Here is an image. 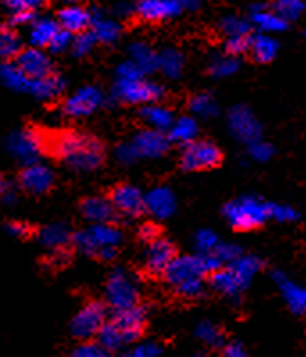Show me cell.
<instances>
[{
  "instance_id": "9a60e30c",
  "label": "cell",
  "mask_w": 306,
  "mask_h": 357,
  "mask_svg": "<svg viewBox=\"0 0 306 357\" xmlns=\"http://www.w3.org/2000/svg\"><path fill=\"white\" fill-rule=\"evenodd\" d=\"M174 259H176V247L167 238H158L145 248L143 264H145V270L149 273L159 275V273H165L168 264Z\"/></svg>"
},
{
  "instance_id": "4316f807",
  "label": "cell",
  "mask_w": 306,
  "mask_h": 357,
  "mask_svg": "<svg viewBox=\"0 0 306 357\" xmlns=\"http://www.w3.org/2000/svg\"><path fill=\"white\" fill-rule=\"evenodd\" d=\"M251 24L256 25L258 31L261 34H270L272 36L274 33H282L286 29V22L282 20V18L272 11V9H267L263 4H258L251 8Z\"/></svg>"
},
{
  "instance_id": "6f0895ef",
  "label": "cell",
  "mask_w": 306,
  "mask_h": 357,
  "mask_svg": "<svg viewBox=\"0 0 306 357\" xmlns=\"http://www.w3.org/2000/svg\"><path fill=\"white\" fill-rule=\"evenodd\" d=\"M222 357H247V352H245V349H244V345H242V343L233 341V343H228V345H224V350H222Z\"/></svg>"
},
{
  "instance_id": "7bdbcfd3",
  "label": "cell",
  "mask_w": 306,
  "mask_h": 357,
  "mask_svg": "<svg viewBox=\"0 0 306 357\" xmlns=\"http://www.w3.org/2000/svg\"><path fill=\"white\" fill-rule=\"evenodd\" d=\"M247 154L253 161L256 162H267L272 159L274 155V146L270 143L263 142V139H258V142L247 145Z\"/></svg>"
},
{
  "instance_id": "5bb4252c",
  "label": "cell",
  "mask_w": 306,
  "mask_h": 357,
  "mask_svg": "<svg viewBox=\"0 0 306 357\" xmlns=\"http://www.w3.org/2000/svg\"><path fill=\"white\" fill-rule=\"evenodd\" d=\"M18 68L27 75L29 79H45L49 75H52V61H50L49 54L45 50L40 49H22V52L18 54L17 59H15Z\"/></svg>"
},
{
  "instance_id": "f35d334b",
  "label": "cell",
  "mask_w": 306,
  "mask_h": 357,
  "mask_svg": "<svg viewBox=\"0 0 306 357\" xmlns=\"http://www.w3.org/2000/svg\"><path fill=\"white\" fill-rule=\"evenodd\" d=\"M238 68H240V59L231 56H217L213 57L212 63H210L208 70L212 73L213 77L222 79V77H229L233 73H237Z\"/></svg>"
},
{
  "instance_id": "7402d4cb",
  "label": "cell",
  "mask_w": 306,
  "mask_h": 357,
  "mask_svg": "<svg viewBox=\"0 0 306 357\" xmlns=\"http://www.w3.org/2000/svg\"><path fill=\"white\" fill-rule=\"evenodd\" d=\"M90 33L94 34L97 43L111 45L119 41L120 34H122V27L117 20L106 17L101 9H92Z\"/></svg>"
},
{
  "instance_id": "f6af8a7d",
  "label": "cell",
  "mask_w": 306,
  "mask_h": 357,
  "mask_svg": "<svg viewBox=\"0 0 306 357\" xmlns=\"http://www.w3.org/2000/svg\"><path fill=\"white\" fill-rule=\"evenodd\" d=\"M159 354H161V345H158L154 341H143L127 352L120 354L119 357H159Z\"/></svg>"
},
{
  "instance_id": "ba28073f",
  "label": "cell",
  "mask_w": 306,
  "mask_h": 357,
  "mask_svg": "<svg viewBox=\"0 0 306 357\" xmlns=\"http://www.w3.org/2000/svg\"><path fill=\"white\" fill-rule=\"evenodd\" d=\"M106 321V304L92 301L75 312V317L70 321V333L74 334V337H78V340L90 341L92 337L101 333V329L104 327Z\"/></svg>"
},
{
  "instance_id": "8992f818",
  "label": "cell",
  "mask_w": 306,
  "mask_h": 357,
  "mask_svg": "<svg viewBox=\"0 0 306 357\" xmlns=\"http://www.w3.org/2000/svg\"><path fill=\"white\" fill-rule=\"evenodd\" d=\"M111 95L115 100L122 104H133V106H147V104H158V100L165 95L163 86L151 79H133V81H120L115 79Z\"/></svg>"
},
{
  "instance_id": "7c38bea8",
  "label": "cell",
  "mask_w": 306,
  "mask_h": 357,
  "mask_svg": "<svg viewBox=\"0 0 306 357\" xmlns=\"http://www.w3.org/2000/svg\"><path fill=\"white\" fill-rule=\"evenodd\" d=\"M110 202L117 213L124 216H140L145 211V195L133 184H119L111 190Z\"/></svg>"
},
{
  "instance_id": "6da1fadb",
  "label": "cell",
  "mask_w": 306,
  "mask_h": 357,
  "mask_svg": "<svg viewBox=\"0 0 306 357\" xmlns=\"http://www.w3.org/2000/svg\"><path fill=\"white\" fill-rule=\"evenodd\" d=\"M221 261L215 254H190L176 256L168 264L163 277L167 284L183 298H197L204 291V277L221 270Z\"/></svg>"
},
{
  "instance_id": "f907efd6",
  "label": "cell",
  "mask_w": 306,
  "mask_h": 357,
  "mask_svg": "<svg viewBox=\"0 0 306 357\" xmlns=\"http://www.w3.org/2000/svg\"><path fill=\"white\" fill-rule=\"evenodd\" d=\"M115 158L120 165H133V162L138 161V155H136V151L133 149L131 142L120 143L117 149H115Z\"/></svg>"
},
{
  "instance_id": "c3c4849f",
  "label": "cell",
  "mask_w": 306,
  "mask_h": 357,
  "mask_svg": "<svg viewBox=\"0 0 306 357\" xmlns=\"http://www.w3.org/2000/svg\"><path fill=\"white\" fill-rule=\"evenodd\" d=\"M213 254H215L217 256V259L221 261V264L222 266H228V264H231L233 261L235 259H238V257L242 256V254H244V252H242V248L238 247V245H233V243H221L219 245V248H217L215 252H213Z\"/></svg>"
},
{
  "instance_id": "44dd1931",
  "label": "cell",
  "mask_w": 306,
  "mask_h": 357,
  "mask_svg": "<svg viewBox=\"0 0 306 357\" xmlns=\"http://www.w3.org/2000/svg\"><path fill=\"white\" fill-rule=\"evenodd\" d=\"M57 25L61 31H66L70 34H79L85 33L90 29L92 22V11H88L82 6H65L57 13Z\"/></svg>"
},
{
  "instance_id": "bcb514c9",
  "label": "cell",
  "mask_w": 306,
  "mask_h": 357,
  "mask_svg": "<svg viewBox=\"0 0 306 357\" xmlns=\"http://www.w3.org/2000/svg\"><path fill=\"white\" fill-rule=\"evenodd\" d=\"M226 56L237 57L242 54L249 52V36H238V38H226L224 43Z\"/></svg>"
},
{
  "instance_id": "8fae6325",
  "label": "cell",
  "mask_w": 306,
  "mask_h": 357,
  "mask_svg": "<svg viewBox=\"0 0 306 357\" xmlns=\"http://www.w3.org/2000/svg\"><path fill=\"white\" fill-rule=\"evenodd\" d=\"M102 102H104V95H102L101 88L88 84L79 88L66 98L63 104V111L72 118H85L95 113L102 106Z\"/></svg>"
},
{
  "instance_id": "9c48e42d",
  "label": "cell",
  "mask_w": 306,
  "mask_h": 357,
  "mask_svg": "<svg viewBox=\"0 0 306 357\" xmlns=\"http://www.w3.org/2000/svg\"><path fill=\"white\" fill-rule=\"evenodd\" d=\"M222 159L219 145L210 139H196L181 152V167L188 172H199L215 168Z\"/></svg>"
},
{
  "instance_id": "be15d7a7",
  "label": "cell",
  "mask_w": 306,
  "mask_h": 357,
  "mask_svg": "<svg viewBox=\"0 0 306 357\" xmlns=\"http://www.w3.org/2000/svg\"><path fill=\"white\" fill-rule=\"evenodd\" d=\"M190 357H206V356H203V354H196V356H190Z\"/></svg>"
},
{
  "instance_id": "db71d44e",
  "label": "cell",
  "mask_w": 306,
  "mask_h": 357,
  "mask_svg": "<svg viewBox=\"0 0 306 357\" xmlns=\"http://www.w3.org/2000/svg\"><path fill=\"white\" fill-rule=\"evenodd\" d=\"M138 238L142 241H145L147 245L152 243V241H156L158 238H161V236H159L158 225H156V223H152V222L142 223V225H140V229H138Z\"/></svg>"
},
{
  "instance_id": "836d02e7",
  "label": "cell",
  "mask_w": 306,
  "mask_h": 357,
  "mask_svg": "<svg viewBox=\"0 0 306 357\" xmlns=\"http://www.w3.org/2000/svg\"><path fill=\"white\" fill-rule=\"evenodd\" d=\"M158 70L168 79H180L184 70V56L177 49H165L158 54Z\"/></svg>"
},
{
  "instance_id": "1f68e13d",
  "label": "cell",
  "mask_w": 306,
  "mask_h": 357,
  "mask_svg": "<svg viewBox=\"0 0 306 357\" xmlns=\"http://www.w3.org/2000/svg\"><path fill=\"white\" fill-rule=\"evenodd\" d=\"M249 52L253 54V57L260 63H269L272 61L274 57L278 56L279 52V43L278 40L270 34H254L253 38H249Z\"/></svg>"
},
{
  "instance_id": "94428289",
  "label": "cell",
  "mask_w": 306,
  "mask_h": 357,
  "mask_svg": "<svg viewBox=\"0 0 306 357\" xmlns=\"http://www.w3.org/2000/svg\"><path fill=\"white\" fill-rule=\"evenodd\" d=\"M117 11H119L120 15H131V11H133V9H131V6H127V4H120V6H117Z\"/></svg>"
},
{
  "instance_id": "4fadbf2b",
  "label": "cell",
  "mask_w": 306,
  "mask_h": 357,
  "mask_svg": "<svg viewBox=\"0 0 306 357\" xmlns=\"http://www.w3.org/2000/svg\"><path fill=\"white\" fill-rule=\"evenodd\" d=\"M131 145L136 151L138 159H158L165 155L170 149V139L165 132L152 129H142L133 136Z\"/></svg>"
},
{
  "instance_id": "52a82bcc",
  "label": "cell",
  "mask_w": 306,
  "mask_h": 357,
  "mask_svg": "<svg viewBox=\"0 0 306 357\" xmlns=\"http://www.w3.org/2000/svg\"><path fill=\"white\" fill-rule=\"evenodd\" d=\"M47 142L43 134L36 129H20L15 130L6 139V151L15 161L22 162L24 167L34 165L41 154L45 152Z\"/></svg>"
},
{
  "instance_id": "5b68a950",
  "label": "cell",
  "mask_w": 306,
  "mask_h": 357,
  "mask_svg": "<svg viewBox=\"0 0 306 357\" xmlns=\"http://www.w3.org/2000/svg\"><path fill=\"white\" fill-rule=\"evenodd\" d=\"M104 296H106V304L115 311L136 307L140 301V288L135 275L124 268L113 270L106 280Z\"/></svg>"
},
{
  "instance_id": "83f0119b",
  "label": "cell",
  "mask_w": 306,
  "mask_h": 357,
  "mask_svg": "<svg viewBox=\"0 0 306 357\" xmlns=\"http://www.w3.org/2000/svg\"><path fill=\"white\" fill-rule=\"evenodd\" d=\"M72 231L66 223H50L47 227L40 229L38 232V241L45 248L52 250H61L72 241Z\"/></svg>"
},
{
  "instance_id": "ee69618b",
  "label": "cell",
  "mask_w": 306,
  "mask_h": 357,
  "mask_svg": "<svg viewBox=\"0 0 306 357\" xmlns=\"http://www.w3.org/2000/svg\"><path fill=\"white\" fill-rule=\"evenodd\" d=\"M68 357H111V354L95 341H82L81 345L70 352Z\"/></svg>"
},
{
  "instance_id": "30bf717a",
  "label": "cell",
  "mask_w": 306,
  "mask_h": 357,
  "mask_svg": "<svg viewBox=\"0 0 306 357\" xmlns=\"http://www.w3.org/2000/svg\"><path fill=\"white\" fill-rule=\"evenodd\" d=\"M228 127L238 142L251 143L261 139V123L247 106H235L228 113Z\"/></svg>"
},
{
  "instance_id": "2e32d148",
  "label": "cell",
  "mask_w": 306,
  "mask_h": 357,
  "mask_svg": "<svg viewBox=\"0 0 306 357\" xmlns=\"http://www.w3.org/2000/svg\"><path fill=\"white\" fill-rule=\"evenodd\" d=\"M54 178L56 177H54L52 168L45 165V162L38 161L34 165L24 167L20 174V186L27 193L41 195V193H47L54 186Z\"/></svg>"
},
{
  "instance_id": "f5cc1de1",
  "label": "cell",
  "mask_w": 306,
  "mask_h": 357,
  "mask_svg": "<svg viewBox=\"0 0 306 357\" xmlns=\"http://www.w3.org/2000/svg\"><path fill=\"white\" fill-rule=\"evenodd\" d=\"M72 41H74V34L66 33V31H59V33L54 36L52 43H50L49 49L52 50L54 54L65 52V50L72 49Z\"/></svg>"
},
{
  "instance_id": "11a10c76",
  "label": "cell",
  "mask_w": 306,
  "mask_h": 357,
  "mask_svg": "<svg viewBox=\"0 0 306 357\" xmlns=\"http://www.w3.org/2000/svg\"><path fill=\"white\" fill-rule=\"evenodd\" d=\"M6 231H8V234L15 236V238H25V236H29L31 229L24 222H9L6 225Z\"/></svg>"
},
{
  "instance_id": "484cf974",
  "label": "cell",
  "mask_w": 306,
  "mask_h": 357,
  "mask_svg": "<svg viewBox=\"0 0 306 357\" xmlns=\"http://www.w3.org/2000/svg\"><path fill=\"white\" fill-rule=\"evenodd\" d=\"M140 118L142 122L147 126V129L158 130V132H168V129L174 123V113L168 107L161 106V104H147L142 106L140 109Z\"/></svg>"
},
{
  "instance_id": "b9f144b4",
  "label": "cell",
  "mask_w": 306,
  "mask_h": 357,
  "mask_svg": "<svg viewBox=\"0 0 306 357\" xmlns=\"http://www.w3.org/2000/svg\"><path fill=\"white\" fill-rule=\"evenodd\" d=\"M95 45H97V40H95L94 34L90 33V29L85 31V33H79L74 36V41H72V54L75 57H85L95 49Z\"/></svg>"
},
{
  "instance_id": "91938a15",
  "label": "cell",
  "mask_w": 306,
  "mask_h": 357,
  "mask_svg": "<svg viewBox=\"0 0 306 357\" xmlns=\"http://www.w3.org/2000/svg\"><path fill=\"white\" fill-rule=\"evenodd\" d=\"M0 200H2V204H4V206H13V204H17V200H18L17 191L13 190V186H9L8 190L0 193Z\"/></svg>"
},
{
  "instance_id": "680465c9",
  "label": "cell",
  "mask_w": 306,
  "mask_h": 357,
  "mask_svg": "<svg viewBox=\"0 0 306 357\" xmlns=\"http://www.w3.org/2000/svg\"><path fill=\"white\" fill-rule=\"evenodd\" d=\"M70 254L66 252V248H61V250H52L50 256L47 257V263L52 264V266H61V264L68 263Z\"/></svg>"
},
{
  "instance_id": "ffe728a7",
  "label": "cell",
  "mask_w": 306,
  "mask_h": 357,
  "mask_svg": "<svg viewBox=\"0 0 306 357\" xmlns=\"http://www.w3.org/2000/svg\"><path fill=\"white\" fill-rule=\"evenodd\" d=\"M272 280L278 286L279 293L285 298L286 305L290 307V311L294 314H305L306 312V288L305 286L298 284L292 279L285 275L282 272H274Z\"/></svg>"
},
{
  "instance_id": "f1b7e54d",
  "label": "cell",
  "mask_w": 306,
  "mask_h": 357,
  "mask_svg": "<svg viewBox=\"0 0 306 357\" xmlns=\"http://www.w3.org/2000/svg\"><path fill=\"white\" fill-rule=\"evenodd\" d=\"M0 81L18 93H31V89H33V79H29L15 61L0 63Z\"/></svg>"
},
{
  "instance_id": "d590c367",
  "label": "cell",
  "mask_w": 306,
  "mask_h": 357,
  "mask_svg": "<svg viewBox=\"0 0 306 357\" xmlns=\"http://www.w3.org/2000/svg\"><path fill=\"white\" fill-rule=\"evenodd\" d=\"M188 107L192 111L194 116L199 118H213L219 113V104H217L215 97L210 93H197L190 98Z\"/></svg>"
},
{
  "instance_id": "cb8c5ba5",
  "label": "cell",
  "mask_w": 306,
  "mask_h": 357,
  "mask_svg": "<svg viewBox=\"0 0 306 357\" xmlns=\"http://www.w3.org/2000/svg\"><path fill=\"white\" fill-rule=\"evenodd\" d=\"M81 215L90 222V225H94V223H111L117 216V211L111 206L110 199L88 197L81 202Z\"/></svg>"
},
{
  "instance_id": "6125c7cd",
  "label": "cell",
  "mask_w": 306,
  "mask_h": 357,
  "mask_svg": "<svg viewBox=\"0 0 306 357\" xmlns=\"http://www.w3.org/2000/svg\"><path fill=\"white\" fill-rule=\"evenodd\" d=\"M9 186H11V184H9L8 181H6V178H2V177H0V193H2V191H6V190H8Z\"/></svg>"
},
{
  "instance_id": "e575fe53",
  "label": "cell",
  "mask_w": 306,
  "mask_h": 357,
  "mask_svg": "<svg viewBox=\"0 0 306 357\" xmlns=\"http://www.w3.org/2000/svg\"><path fill=\"white\" fill-rule=\"evenodd\" d=\"M22 52V40L18 33L9 25L0 27V63H8L17 59Z\"/></svg>"
},
{
  "instance_id": "9f6ffc18",
  "label": "cell",
  "mask_w": 306,
  "mask_h": 357,
  "mask_svg": "<svg viewBox=\"0 0 306 357\" xmlns=\"http://www.w3.org/2000/svg\"><path fill=\"white\" fill-rule=\"evenodd\" d=\"M34 20H36V13H11V18H9V27H13V25L33 24Z\"/></svg>"
},
{
  "instance_id": "74e56055",
  "label": "cell",
  "mask_w": 306,
  "mask_h": 357,
  "mask_svg": "<svg viewBox=\"0 0 306 357\" xmlns=\"http://www.w3.org/2000/svg\"><path fill=\"white\" fill-rule=\"evenodd\" d=\"M196 336L203 341L204 345L212 347V349H219V347L224 345V333L213 321H201L196 327Z\"/></svg>"
},
{
  "instance_id": "603a6c76",
  "label": "cell",
  "mask_w": 306,
  "mask_h": 357,
  "mask_svg": "<svg viewBox=\"0 0 306 357\" xmlns=\"http://www.w3.org/2000/svg\"><path fill=\"white\" fill-rule=\"evenodd\" d=\"M231 273V277L235 279V282L238 284V288L242 291H245V288L253 282L254 277L258 275V272L261 270V261L256 256H249V254H242L238 259L233 261L231 264L226 266Z\"/></svg>"
},
{
  "instance_id": "d6a6232c",
  "label": "cell",
  "mask_w": 306,
  "mask_h": 357,
  "mask_svg": "<svg viewBox=\"0 0 306 357\" xmlns=\"http://www.w3.org/2000/svg\"><path fill=\"white\" fill-rule=\"evenodd\" d=\"M65 79H63L61 75L52 73V75H49V77L45 79H36V81H33L31 95L41 98V100H54V98H57L63 91H65Z\"/></svg>"
},
{
  "instance_id": "e0dca14e",
  "label": "cell",
  "mask_w": 306,
  "mask_h": 357,
  "mask_svg": "<svg viewBox=\"0 0 306 357\" xmlns=\"http://www.w3.org/2000/svg\"><path fill=\"white\" fill-rule=\"evenodd\" d=\"M183 9L184 2L180 0H142L135 11L145 22H163L177 17Z\"/></svg>"
},
{
  "instance_id": "7dc6e473",
  "label": "cell",
  "mask_w": 306,
  "mask_h": 357,
  "mask_svg": "<svg viewBox=\"0 0 306 357\" xmlns=\"http://www.w3.org/2000/svg\"><path fill=\"white\" fill-rule=\"evenodd\" d=\"M270 218L276 220V222L290 223L299 218V213L286 204H270Z\"/></svg>"
},
{
  "instance_id": "3957f363",
  "label": "cell",
  "mask_w": 306,
  "mask_h": 357,
  "mask_svg": "<svg viewBox=\"0 0 306 357\" xmlns=\"http://www.w3.org/2000/svg\"><path fill=\"white\" fill-rule=\"evenodd\" d=\"M224 216L231 227L238 231H251L270 218V204L254 195L238 197L226 204Z\"/></svg>"
},
{
  "instance_id": "8d00e7d4",
  "label": "cell",
  "mask_w": 306,
  "mask_h": 357,
  "mask_svg": "<svg viewBox=\"0 0 306 357\" xmlns=\"http://www.w3.org/2000/svg\"><path fill=\"white\" fill-rule=\"evenodd\" d=\"M219 29L222 34H226V38L247 36L251 31V22L238 15H226L219 22Z\"/></svg>"
},
{
  "instance_id": "4dcf8cb0",
  "label": "cell",
  "mask_w": 306,
  "mask_h": 357,
  "mask_svg": "<svg viewBox=\"0 0 306 357\" xmlns=\"http://www.w3.org/2000/svg\"><path fill=\"white\" fill-rule=\"evenodd\" d=\"M199 134V123L194 116H180L174 120L172 127L168 129L167 136L170 143H180V145H190L197 139Z\"/></svg>"
},
{
  "instance_id": "d6986e66",
  "label": "cell",
  "mask_w": 306,
  "mask_h": 357,
  "mask_svg": "<svg viewBox=\"0 0 306 357\" xmlns=\"http://www.w3.org/2000/svg\"><path fill=\"white\" fill-rule=\"evenodd\" d=\"M177 200L167 186H156L145 193V211L158 220H167L176 213Z\"/></svg>"
},
{
  "instance_id": "ab89813d",
  "label": "cell",
  "mask_w": 306,
  "mask_h": 357,
  "mask_svg": "<svg viewBox=\"0 0 306 357\" xmlns=\"http://www.w3.org/2000/svg\"><path fill=\"white\" fill-rule=\"evenodd\" d=\"M272 11L289 24V22H294L301 17L303 11H305V4L301 0H278V2H274Z\"/></svg>"
},
{
  "instance_id": "277c9868",
  "label": "cell",
  "mask_w": 306,
  "mask_h": 357,
  "mask_svg": "<svg viewBox=\"0 0 306 357\" xmlns=\"http://www.w3.org/2000/svg\"><path fill=\"white\" fill-rule=\"evenodd\" d=\"M122 240V231L115 227L113 223H94L72 236L74 247L78 250L95 257L101 256L108 248H119Z\"/></svg>"
},
{
  "instance_id": "ac0fdd59",
  "label": "cell",
  "mask_w": 306,
  "mask_h": 357,
  "mask_svg": "<svg viewBox=\"0 0 306 357\" xmlns=\"http://www.w3.org/2000/svg\"><path fill=\"white\" fill-rule=\"evenodd\" d=\"M111 321L119 327L127 345H131V343H135L142 336L143 327H145V311L140 305L124 309V311H115Z\"/></svg>"
},
{
  "instance_id": "816d5d0a",
  "label": "cell",
  "mask_w": 306,
  "mask_h": 357,
  "mask_svg": "<svg viewBox=\"0 0 306 357\" xmlns=\"http://www.w3.org/2000/svg\"><path fill=\"white\" fill-rule=\"evenodd\" d=\"M40 6V0H8L6 2V8L11 13H36Z\"/></svg>"
},
{
  "instance_id": "7a4b0ae2",
  "label": "cell",
  "mask_w": 306,
  "mask_h": 357,
  "mask_svg": "<svg viewBox=\"0 0 306 357\" xmlns=\"http://www.w3.org/2000/svg\"><path fill=\"white\" fill-rule=\"evenodd\" d=\"M50 151L75 172H92L104 162V145L92 134L63 130L50 142Z\"/></svg>"
},
{
  "instance_id": "60d3db41",
  "label": "cell",
  "mask_w": 306,
  "mask_h": 357,
  "mask_svg": "<svg viewBox=\"0 0 306 357\" xmlns=\"http://www.w3.org/2000/svg\"><path fill=\"white\" fill-rule=\"evenodd\" d=\"M194 243H196L197 254H203L204 256V254H213L222 241L219 240V236L213 231H210V229H201L196 234V238H194Z\"/></svg>"
},
{
  "instance_id": "681fc988",
  "label": "cell",
  "mask_w": 306,
  "mask_h": 357,
  "mask_svg": "<svg viewBox=\"0 0 306 357\" xmlns=\"http://www.w3.org/2000/svg\"><path fill=\"white\" fill-rule=\"evenodd\" d=\"M115 75H117V79H120V81H133V79L145 77V75L138 70V66L133 61H129V59H126V61H122L117 66Z\"/></svg>"
},
{
  "instance_id": "d4e9b609",
  "label": "cell",
  "mask_w": 306,
  "mask_h": 357,
  "mask_svg": "<svg viewBox=\"0 0 306 357\" xmlns=\"http://www.w3.org/2000/svg\"><path fill=\"white\" fill-rule=\"evenodd\" d=\"M61 29L57 25V22L50 17L36 18L29 27V43L33 49H45L50 47L54 36L59 33Z\"/></svg>"
},
{
  "instance_id": "f546056e",
  "label": "cell",
  "mask_w": 306,
  "mask_h": 357,
  "mask_svg": "<svg viewBox=\"0 0 306 357\" xmlns=\"http://www.w3.org/2000/svg\"><path fill=\"white\" fill-rule=\"evenodd\" d=\"M129 61L135 63L143 75H149V73L158 70V54H156L154 50H152L151 45H147L145 41H135V43H131Z\"/></svg>"
}]
</instances>
